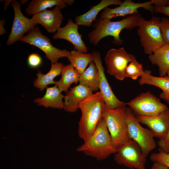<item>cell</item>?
<instances>
[{
    "mask_svg": "<svg viewBox=\"0 0 169 169\" xmlns=\"http://www.w3.org/2000/svg\"><path fill=\"white\" fill-rule=\"evenodd\" d=\"M105 106L100 91L93 94L79 104V108L82 114L78 123V134L84 142L92 135L103 118Z\"/></svg>",
    "mask_w": 169,
    "mask_h": 169,
    "instance_id": "6da1fadb",
    "label": "cell"
},
{
    "mask_svg": "<svg viewBox=\"0 0 169 169\" xmlns=\"http://www.w3.org/2000/svg\"><path fill=\"white\" fill-rule=\"evenodd\" d=\"M141 17L138 12L117 21L99 18L93 25L94 29L88 34L89 39L91 43L96 46L103 38L111 36L113 37L112 42L114 44H122L123 41L120 36L121 31L124 29L131 30L138 27Z\"/></svg>",
    "mask_w": 169,
    "mask_h": 169,
    "instance_id": "7a4b0ae2",
    "label": "cell"
},
{
    "mask_svg": "<svg viewBox=\"0 0 169 169\" xmlns=\"http://www.w3.org/2000/svg\"><path fill=\"white\" fill-rule=\"evenodd\" d=\"M76 150L100 161L106 159L115 153L116 148L103 118L92 135L78 146Z\"/></svg>",
    "mask_w": 169,
    "mask_h": 169,
    "instance_id": "3957f363",
    "label": "cell"
},
{
    "mask_svg": "<svg viewBox=\"0 0 169 169\" xmlns=\"http://www.w3.org/2000/svg\"><path fill=\"white\" fill-rule=\"evenodd\" d=\"M161 19L153 16L148 20L141 17L139 20L137 33L145 53L151 54L166 43L160 27Z\"/></svg>",
    "mask_w": 169,
    "mask_h": 169,
    "instance_id": "277c9868",
    "label": "cell"
},
{
    "mask_svg": "<svg viewBox=\"0 0 169 169\" xmlns=\"http://www.w3.org/2000/svg\"><path fill=\"white\" fill-rule=\"evenodd\" d=\"M126 107L111 109L105 106L104 111L103 118L116 149L131 140L127 133Z\"/></svg>",
    "mask_w": 169,
    "mask_h": 169,
    "instance_id": "5b68a950",
    "label": "cell"
},
{
    "mask_svg": "<svg viewBox=\"0 0 169 169\" xmlns=\"http://www.w3.org/2000/svg\"><path fill=\"white\" fill-rule=\"evenodd\" d=\"M125 113L129 137L139 145L143 155L146 158L156 147L155 136L149 129L141 125L129 107H126Z\"/></svg>",
    "mask_w": 169,
    "mask_h": 169,
    "instance_id": "8992f818",
    "label": "cell"
},
{
    "mask_svg": "<svg viewBox=\"0 0 169 169\" xmlns=\"http://www.w3.org/2000/svg\"><path fill=\"white\" fill-rule=\"evenodd\" d=\"M126 105L136 117L156 116L168 108L149 91L141 93Z\"/></svg>",
    "mask_w": 169,
    "mask_h": 169,
    "instance_id": "52a82bcc",
    "label": "cell"
},
{
    "mask_svg": "<svg viewBox=\"0 0 169 169\" xmlns=\"http://www.w3.org/2000/svg\"><path fill=\"white\" fill-rule=\"evenodd\" d=\"M35 46L42 50L45 57L51 63L58 62L59 59L67 57L70 52L66 49H60L53 45L50 38L43 34L39 28L35 27L19 40Z\"/></svg>",
    "mask_w": 169,
    "mask_h": 169,
    "instance_id": "ba28073f",
    "label": "cell"
},
{
    "mask_svg": "<svg viewBox=\"0 0 169 169\" xmlns=\"http://www.w3.org/2000/svg\"><path fill=\"white\" fill-rule=\"evenodd\" d=\"M114 159L118 165L130 169H146V158L139 145L131 139L117 148Z\"/></svg>",
    "mask_w": 169,
    "mask_h": 169,
    "instance_id": "9c48e42d",
    "label": "cell"
},
{
    "mask_svg": "<svg viewBox=\"0 0 169 169\" xmlns=\"http://www.w3.org/2000/svg\"><path fill=\"white\" fill-rule=\"evenodd\" d=\"M136 59L134 55L126 52L123 47L111 49L105 58L107 72L117 79L123 80L127 78V66L130 62Z\"/></svg>",
    "mask_w": 169,
    "mask_h": 169,
    "instance_id": "30bf717a",
    "label": "cell"
},
{
    "mask_svg": "<svg viewBox=\"0 0 169 169\" xmlns=\"http://www.w3.org/2000/svg\"><path fill=\"white\" fill-rule=\"evenodd\" d=\"M11 4L14 16L11 32L6 42L8 45L19 41L25 33L29 32L37 24L32 18H28L23 14L21 10L22 4L19 1L13 0Z\"/></svg>",
    "mask_w": 169,
    "mask_h": 169,
    "instance_id": "8fae6325",
    "label": "cell"
},
{
    "mask_svg": "<svg viewBox=\"0 0 169 169\" xmlns=\"http://www.w3.org/2000/svg\"><path fill=\"white\" fill-rule=\"evenodd\" d=\"M93 61L99 71L100 81L99 89L104 100L105 106L110 109H115L126 106V103L120 100L113 93L104 73L100 53L98 51L92 53Z\"/></svg>",
    "mask_w": 169,
    "mask_h": 169,
    "instance_id": "7c38bea8",
    "label": "cell"
},
{
    "mask_svg": "<svg viewBox=\"0 0 169 169\" xmlns=\"http://www.w3.org/2000/svg\"><path fill=\"white\" fill-rule=\"evenodd\" d=\"M142 8L153 13L154 7L151 1L142 3H135L131 0H125L117 7L114 8L106 7L100 15L101 19H111L120 16L131 15L138 12V9Z\"/></svg>",
    "mask_w": 169,
    "mask_h": 169,
    "instance_id": "4fadbf2b",
    "label": "cell"
},
{
    "mask_svg": "<svg viewBox=\"0 0 169 169\" xmlns=\"http://www.w3.org/2000/svg\"><path fill=\"white\" fill-rule=\"evenodd\" d=\"M79 26L69 19L64 27L60 28L53 35L54 39L66 40L74 46V49L86 53L88 49L82 39V35L78 32Z\"/></svg>",
    "mask_w": 169,
    "mask_h": 169,
    "instance_id": "5bb4252c",
    "label": "cell"
},
{
    "mask_svg": "<svg viewBox=\"0 0 169 169\" xmlns=\"http://www.w3.org/2000/svg\"><path fill=\"white\" fill-rule=\"evenodd\" d=\"M63 9L56 6L51 10L46 9L33 15L32 19L37 24L42 25L48 32L55 33L60 28L64 19L61 11Z\"/></svg>",
    "mask_w": 169,
    "mask_h": 169,
    "instance_id": "9a60e30c",
    "label": "cell"
},
{
    "mask_svg": "<svg viewBox=\"0 0 169 169\" xmlns=\"http://www.w3.org/2000/svg\"><path fill=\"white\" fill-rule=\"evenodd\" d=\"M93 91L80 84L74 86L66 92L64 97V110L68 112H75L80 103L92 95Z\"/></svg>",
    "mask_w": 169,
    "mask_h": 169,
    "instance_id": "2e32d148",
    "label": "cell"
},
{
    "mask_svg": "<svg viewBox=\"0 0 169 169\" xmlns=\"http://www.w3.org/2000/svg\"><path fill=\"white\" fill-rule=\"evenodd\" d=\"M140 123L146 125L155 137L158 139L169 130V109L152 117H137Z\"/></svg>",
    "mask_w": 169,
    "mask_h": 169,
    "instance_id": "e0dca14e",
    "label": "cell"
},
{
    "mask_svg": "<svg viewBox=\"0 0 169 169\" xmlns=\"http://www.w3.org/2000/svg\"><path fill=\"white\" fill-rule=\"evenodd\" d=\"M122 2L120 0H102L97 5L91 6L90 9L85 13L76 16L75 23L79 26L91 27L93 22L97 21V16L101 11L110 5H119Z\"/></svg>",
    "mask_w": 169,
    "mask_h": 169,
    "instance_id": "ac0fdd59",
    "label": "cell"
},
{
    "mask_svg": "<svg viewBox=\"0 0 169 169\" xmlns=\"http://www.w3.org/2000/svg\"><path fill=\"white\" fill-rule=\"evenodd\" d=\"M61 93L56 85L47 87L44 95L41 98H35L34 102L39 106L46 108L64 109V103L63 99L64 96Z\"/></svg>",
    "mask_w": 169,
    "mask_h": 169,
    "instance_id": "d6986e66",
    "label": "cell"
},
{
    "mask_svg": "<svg viewBox=\"0 0 169 169\" xmlns=\"http://www.w3.org/2000/svg\"><path fill=\"white\" fill-rule=\"evenodd\" d=\"M140 85L148 84L157 87L162 90L160 98L169 103V77L166 75L164 77H156L151 74V71L146 69L144 73L139 80Z\"/></svg>",
    "mask_w": 169,
    "mask_h": 169,
    "instance_id": "ffe728a7",
    "label": "cell"
},
{
    "mask_svg": "<svg viewBox=\"0 0 169 169\" xmlns=\"http://www.w3.org/2000/svg\"><path fill=\"white\" fill-rule=\"evenodd\" d=\"M148 58L152 64L158 66L160 77L166 76L169 70V43H165L154 50Z\"/></svg>",
    "mask_w": 169,
    "mask_h": 169,
    "instance_id": "44dd1931",
    "label": "cell"
},
{
    "mask_svg": "<svg viewBox=\"0 0 169 169\" xmlns=\"http://www.w3.org/2000/svg\"><path fill=\"white\" fill-rule=\"evenodd\" d=\"M64 66L63 64L61 63H51L49 70L45 74L38 70L37 74V78L33 82L34 86L40 91H42L46 89L49 85L54 84V79L61 74Z\"/></svg>",
    "mask_w": 169,
    "mask_h": 169,
    "instance_id": "7402d4cb",
    "label": "cell"
},
{
    "mask_svg": "<svg viewBox=\"0 0 169 169\" xmlns=\"http://www.w3.org/2000/svg\"><path fill=\"white\" fill-rule=\"evenodd\" d=\"M74 2V0H33L29 3L25 12L28 15H33L54 6H59L64 8Z\"/></svg>",
    "mask_w": 169,
    "mask_h": 169,
    "instance_id": "603a6c76",
    "label": "cell"
},
{
    "mask_svg": "<svg viewBox=\"0 0 169 169\" xmlns=\"http://www.w3.org/2000/svg\"><path fill=\"white\" fill-rule=\"evenodd\" d=\"M61 74V78L54 84L61 92H67L73 83L77 84L80 75L70 63L64 66Z\"/></svg>",
    "mask_w": 169,
    "mask_h": 169,
    "instance_id": "cb8c5ba5",
    "label": "cell"
},
{
    "mask_svg": "<svg viewBox=\"0 0 169 169\" xmlns=\"http://www.w3.org/2000/svg\"><path fill=\"white\" fill-rule=\"evenodd\" d=\"M100 75L98 69L94 62L92 61L88 67L79 76V84L84 85L96 91L99 89Z\"/></svg>",
    "mask_w": 169,
    "mask_h": 169,
    "instance_id": "d4e9b609",
    "label": "cell"
},
{
    "mask_svg": "<svg viewBox=\"0 0 169 169\" xmlns=\"http://www.w3.org/2000/svg\"><path fill=\"white\" fill-rule=\"evenodd\" d=\"M67 58L80 75L86 69L88 65L93 61L92 53H84L75 49L70 52Z\"/></svg>",
    "mask_w": 169,
    "mask_h": 169,
    "instance_id": "484cf974",
    "label": "cell"
},
{
    "mask_svg": "<svg viewBox=\"0 0 169 169\" xmlns=\"http://www.w3.org/2000/svg\"><path fill=\"white\" fill-rule=\"evenodd\" d=\"M144 73L143 64L139 63L136 59L130 62L126 67V77L136 80L141 77Z\"/></svg>",
    "mask_w": 169,
    "mask_h": 169,
    "instance_id": "4316f807",
    "label": "cell"
},
{
    "mask_svg": "<svg viewBox=\"0 0 169 169\" xmlns=\"http://www.w3.org/2000/svg\"><path fill=\"white\" fill-rule=\"evenodd\" d=\"M150 159L154 163H161L169 168V153L159 149L158 152L153 153L151 155Z\"/></svg>",
    "mask_w": 169,
    "mask_h": 169,
    "instance_id": "83f0119b",
    "label": "cell"
},
{
    "mask_svg": "<svg viewBox=\"0 0 169 169\" xmlns=\"http://www.w3.org/2000/svg\"><path fill=\"white\" fill-rule=\"evenodd\" d=\"M160 27L164 40L169 43V18H163L161 19Z\"/></svg>",
    "mask_w": 169,
    "mask_h": 169,
    "instance_id": "f1b7e54d",
    "label": "cell"
},
{
    "mask_svg": "<svg viewBox=\"0 0 169 169\" xmlns=\"http://www.w3.org/2000/svg\"><path fill=\"white\" fill-rule=\"evenodd\" d=\"M157 144L159 149L165 153H169V130L165 134L159 138Z\"/></svg>",
    "mask_w": 169,
    "mask_h": 169,
    "instance_id": "f546056e",
    "label": "cell"
},
{
    "mask_svg": "<svg viewBox=\"0 0 169 169\" xmlns=\"http://www.w3.org/2000/svg\"><path fill=\"white\" fill-rule=\"evenodd\" d=\"M42 62V58L37 54H31L28 57V64L29 66L32 68H35L38 67L40 65Z\"/></svg>",
    "mask_w": 169,
    "mask_h": 169,
    "instance_id": "4dcf8cb0",
    "label": "cell"
},
{
    "mask_svg": "<svg viewBox=\"0 0 169 169\" xmlns=\"http://www.w3.org/2000/svg\"><path fill=\"white\" fill-rule=\"evenodd\" d=\"M154 12L156 13L163 14L169 17V5L161 8L154 7Z\"/></svg>",
    "mask_w": 169,
    "mask_h": 169,
    "instance_id": "1f68e13d",
    "label": "cell"
},
{
    "mask_svg": "<svg viewBox=\"0 0 169 169\" xmlns=\"http://www.w3.org/2000/svg\"><path fill=\"white\" fill-rule=\"evenodd\" d=\"M153 5H155V7L161 8L167 6L168 0H151Z\"/></svg>",
    "mask_w": 169,
    "mask_h": 169,
    "instance_id": "d6a6232c",
    "label": "cell"
},
{
    "mask_svg": "<svg viewBox=\"0 0 169 169\" xmlns=\"http://www.w3.org/2000/svg\"><path fill=\"white\" fill-rule=\"evenodd\" d=\"M168 167L166 165L160 163H154L151 167V169H168Z\"/></svg>",
    "mask_w": 169,
    "mask_h": 169,
    "instance_id": "836d02e7",
    "label": "cell"
},
{
    "mask_svg": "<svg viewBox=\"0 0 169 169\" xmlns=\"http://www.w3.org/2000/svg\"><path fill=\"white\" fill-rule=\"evenodd\" d=\"M5 23V20L3 19L0 21V35H2L6 33V31L4 28V25Z\"/></svg>",
    "mask_w": 169,
    "mask_h": 169,
    "instance_id": "e575fe53",
    "label": "cell"
},
{
    "mask_svg": "<svg viewBox=\"0 0 169 169\" xmlns=\"http://www.w3.org/2000/svg\"><path fill=\"white\" fill-rule=\"evenodd\" d=\"M13 0H5L4 10L7 9L10 3H12Z\"/></svg>",
    "mask_w": 169,
    "mask_h": 169,
    "instance_id": "d590c367",
    "label": "cell"
},
{
    "mask_svg": "<svg viewBox=\"0 0 169 169\" xmlns=\"http://www.w3.org/2000/svg\"><path fill=\"white\" fill-rule=\"evenodd\" d=\"M28 1L27 0H21V4H24V3H25L26 2H27Z\"/></svg>",
    "mask_w": 169,
    "mask_h": 169,
    "instance_id": "8d00e7d4",
    "label": "cell"
},
{
    "mask_svg": "<svg viewBox=\"0 0 169 169\" xmlns=\"http://www.w3.org/2000/svg\"><path fill=\"white\" fill-rule=\"evenodd\" d=\"M166 75L169 77V70L167 72Z\"/></svg>",
    "mask_w": 169,
    "mask_h": 169,
    "instance_id": "74e56055",
    "label": "cell"
},
{
    "mask_svg": "<svg viewBox=\"0 0 169 169\" xmlns=\"http://www.w3.org/2000/svg\"><path fill=\"white\" fill-rule=\"evenodd\" d=\"M132 169V168H131V169Z\"/></svg>",
    "mask_w": 169,
    "mask_h": 169,
    "instance_id": "f35d334b",
    "label": "cell"
}]
</instances>
